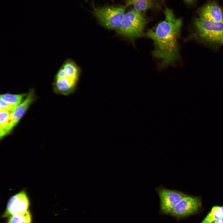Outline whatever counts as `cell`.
<instances>
[{"label":"cell","mask_w":223,"mask_h":223,"mask_svg":"<svg viewBox=\"0 0 223 223\" xmlns=\"http://www.w3.org/2000/svg\"><path fill=\"white\" fill-rule=\"evenodd\" d=\"M164 13V20L145 33L153 41L151 54L159 60L161 68L174 64L180 58L178 40L182 25L181 19L176 18L171 9L165 7Z\"/></svg>","instance_id":"cell-1"},{"label":"cell","mask_w":223,"mask_h":223,"mask_svg":"<svg viewBox=\"0 0 223 223\" xmlns=\"http://www.w3.org/2000/svg\"><path fill=\"white\" fill-rule=\"evenodd\" d=\"M189 38L213 48L223 46V21L215 22L199 18Z\"/></svg>","instance_id":"cell-2"},{"label":"cell","mask_w":223,"mask_h":223,"mask_svg":"<svg viewBox=\"0 0 223 223\" xmlns=\"http://www.w3.org/2000/svg\"><path fill=\"white\" fill-rule=\"evenodd\" d=\"M147 23L143 14L133 9L125 13L116 31L119 35L133 42L145 35L144 31Z\"/></svg>","instance_id":"cell-3"},{"label":"cell","mask_w":223,"mask_h":223,"mask_svg":"<svg viewBox=\"0 0 223 223\" xmlns=\"http://www.w3.org/2000/svg\"><path fill=\"white\" fill-rule=\"evenodd\" d=\"M126 7H94L92 13L99 22L108 29L116 30L125 14Z\"/></svg>","instance_id":"cell-4"},{"label":"cell","mask_w":223,"mask_h":223,"mask_svg":"<svg viewBox=\"0 0 223 223\" xmlns=\"http://www.w3.org/2000/svg\"><path fill=\"white\" fill-rule=\"evenodd\" d=\"M30 201L24 190L12 196L9 199L2 217L7 218L11 215L25 213L28 211Z\"/></svg>","instance_id":"cell-5"},{"label":"cell","mask_w":223,"mask_h":223,"mask_svg":"<svg viewBox=\"0 0 223 223\" xmlns=\"http://www.w3.org/2000/svg\"><path fill=\"white\" fill-rule=\"evenodd\" d=\"M156 190L160 199V212L164 215L170 214L180 200L186 195L181 192L162 187L157 188Z\"/></svg>","instance_id":"cell-6"},{"label":"cell","mask_w":223,"mask_h":223,"mask_svg":"<svg viewBox=\"0 0 223 223\" xmlns=\"http://www.w3.org/2000/svg\"><path fill=\"white\" fill-rule=\"evenodd\" d=\"M201 205L200 198L186 195L180 200L170 214L179 220L195 213Z\"/></svg>","instance_id":"cell-7"},{"label":"cell","mask_w":223,"mask_h":223,"mask_svg":"<svg viewBox=\"0 0 223 223\" xmlns=\"http://www.w3.org/2000/svg\"><path fill=\"white\" fill-rule=\"evenodd\" d=\"M79 78L67 74L60 67L55 76L53 82L55 91L64 95L73 93L77 89Z\"/></svg>","instance_id":"cell-8"},{"label":"cell","mask_w":223,"mask_h":223,"mask_svg":"<svg viewBox=\"0 0 223 223\" xmlns=\"http://www.w3.org/2000/svg\"><path fill=\"white\" fill-rule=\"evenodd\" d=\"M34 99V92L31 89L27 94L25 99L11 112L10 125L11 131L19 122Z\"/></svg>","instance_id":"cell-9"},{"label":"cell","mask_w":223,"mask_h":223,"mask_svg":"<svg viewBox=\"0 0 223 223\" xmlns=\"http://www.w3.org/2000/svg\"><path fill=\"white\" fill-rule=\"evenodd\" d=\"M200 17L215 22L223 21V13L215 3L208 4L203 7L199 13Z\"/></svg>","instance_id":"cell-10"},{"label":"cell","mask_w":223,"mask_h":223,"mask_svg":"<svg viewBox=\"0 0 223 223\" xmlns=\"http://www.w3.org/2000/svg\"><path fill=\"white\" fill-rule=\"evenodd\" d=\"M11 112L0 109V137L2 139L11 132L10 125Z\"/></svg>","instance_id":"cell-11"},{"label":"cell","mask_w":223,"mask_h":223,"mask_svg":"<svg viewBox=\"0 0 223 223\" xmlns=\"http://www.w3.org/2000/svg\"><path fill=\"white\" fill-rule=\"evenodd\" d=\"M126 6L132 5L136 11L141 12L151 8L154 6L151 0H125Z\"/></svg>","instance_id":"cell-12"},{"label":"cell","mask_w":223,"mask_h":223,"mask_svg":"<svg viewBox=\"0 0 223 223\" xmlns=\"http://www.w3.org/2000/svg\"><path fill=\"white\" fill-rule=\"evenodd\" d=\"M66 74L69 76L79 77L80 70L79 67L72 60L66 59L61 66Z\"/></svg>","instance_id":"cell-13"},{"label":"cell","mask_w":223,"mask_h":223,"mask_svg":"<svg viewBox=\"0 0 223 223\" xmlns=\"http://www.w3.org/2000/svg\"><path fill=\"white\" fill-rule=\"evenodd\" d=\"M222 218H223V206H214L200 223H212L215 221Z\"/></svg>","instance_id":"cell-14"},{"label":"cell","mask_w":223,"mask_h":223,"mask_svg":"<svg viewBox=\"0 0 223 223\" xmlns=\"http://www.w3.org/2000/svg\"><path fill=\"white\" fill-rule=\"evenodd\" d=\"M7 218L6 223H32V221L29 210L25 213L11 215Z\"/></svg>","instance_id":"cell-15"},{"label":"cell","mask_w":223,"mask_h":223,"mask_svg":"<svg viewBox=\"0 0 223 223\" xmlns=\"http://www.w3.org/2000/svg\"><path fill=\"white\" fill-rule=\"evenodd\" d=\"M26 94H4L1 95L0 99L16 107L20 104Z\"/></svg>","instance_id":"cell-16"},{"label":"cell","mask_w":223,"mask_h":223,"mask_svg":"<svg viewBox=\"0 0 223 223\" xmlns=\"http://www.w3.org/2000/svg\"><path fill=\"white\" fill-rule=\"evenodd\" d=\"M0 108H2L7 111L12 112L15 108L14 106L3 101L0 100Z\"/></svg>","instance_id":"cell-17"},{"label":"cell","mask_w":223,"mask_h":223,"mask_svg":"<svg viewBox=\"0 0 223 223\" xmlns=\"http://www.w3.org/2000/svg\"><path fill=\"white\" fill-rule=\"evenodd\" d=\"M212 223H223V218L216 220Z\"/></svg>","instance_id":"cell-18"},{"label":"cell","mask_w":223,"mask_h":223,"mask_svg":"<svg viewBox=\"0 0 223 223\" xmlns=\"http://www.w3.org/2000/svg\"><path fill=\"white\" fill-rule=\"evenodd\" d=\"M186 1L188 2H190L192 1L193 0H185Z\"/></svg>","instance_id":"cell-19"},{"label":"cell","mask_w":223,"mask_h":223,"mask_svg":"<svg viewBox=\"0 0 223 223\" xmlns=\"http://www.w3.org/2000/svg\"><path fill=\"white\" fill-rule=\"evenodd\" d=\"M152 0V1H153V0Z\"/></svg>","instance_id":"cell-20"}]
</instances>
